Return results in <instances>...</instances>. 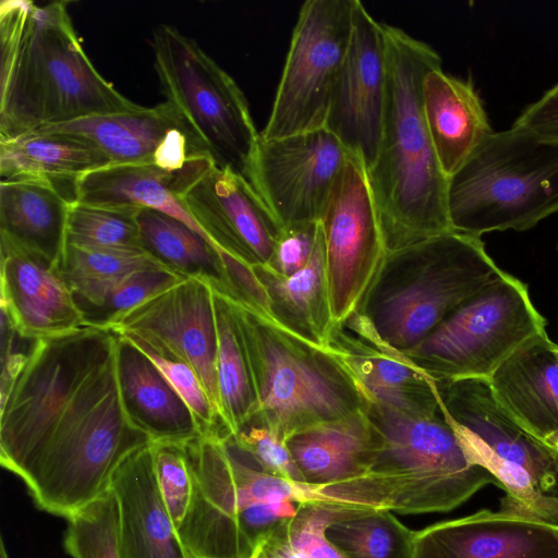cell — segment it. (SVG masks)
Masks as SVG:
<instances>
[{
	"mask_svg": "<svg viewBox=\"0 0 558 558\" xmlns=\"http://www.w3.org/2000/svg\"><path fill=\"white\" fill-rule=\"evenodd\" d=\"M66 521L63 546L72 558H121L119 504L111 489Z\"/></svg>",
	"mask_w": 558,
	"mask_h": 558,
	"instance_id": "cell-37",
	"label": "cell"
},
{
	"mask_svg": "<svg viewBox=\"0 0 558 558\" xmlns=\"http://www.w3.org/2000/svg\"><path fill=\"white\" fill-rule=\"evenodd\" d=\"M178 197L219 250L251 267L269 263L282 226L244 175L210 162Z\"/></svg>",
	"mask_w": 558,
	"mask_h": 558,
	"instance_id": "cell-17",
	"label": "cell"
},
{
	"mask_svg": "<svg viewBox=\"0 0 558 558\" xmlns=\"http://www.w3.org/2000/svg\"><path fill=\"white\" fill-rule=\"evenodd\" d=\"M136 219L143 251L169 270L185 278L204 279L226 294L221 250L181 220L162 211L140 208Z\"/></svg>",
	"mask_w": 558,
	"mask_h": 558,
	"instance_id": "cell-31",
	"label": "cell"
},
{
	"mask_svg": "<svg viewBox=\"0 0 558 558\" xmlns=\"http://www.w3.org/2000/svg\"><path fill=\"white\" fill-rule=\"evenodd\" d=\"M118 341L83 325L5 354L0 462L50 514L68 519L109 490L120 464L153 442L124 409Z\"/></svg>",
	"mask_w": 558,
	"mask_h": 558,
	"instance_id": "cell-1",
	"label": "cell"
},
{
	"mask_svg": "<svg viewBox=\"0 0 558 558\" xmlns=\"http://www.w3.org/2000/svg\"><path fill=\"white\" fill-rule=\"evenodd\" d=\"M413 558H558V526L482 509L415 531Z\"/></svg>",
	"mask_w": 558,
	"mask_h": 558,
	"instance_id": "cell-21",
	"label": "cell"
},
{
	"mask_svg": "<svg viewBox=\"0 0 558 558\" xmlns=\"http://www.w3.org/2000/svg\"><path fill=\"white\" fill-rule=\"evenodd\" d=\"M35 131L81 137L98 148L111 165L153 163L177 171L193 155L183 126L167 101L126 112L85 117Z\"/></svg>",
	"mask_w": 558,
	"mask_h": 558,
	"instance_id": "cell-20",
	"label": "cell"
},
{
	"mask_svg": "<svg viewBox=\"0 0 558 558\" xmlns=\"http://www.w3.org/2000/svg\"><path fill=\"white\" fill-rule=\"evenodd\" d=\"M109 165L98 148L71 134L33 131L0 141L1 180L40 178L73 183Z\"/></svg>",
	"mask_w": 558,
	"mask_h": 558,
	"instance_id": "cell-30",
	"label": "cell"
},
{
	"mask_svg": "<svg viewBox=\"0 0 558 558\" xmlns=\"http://www.w3.org/2000/svg\"><path fill=\"white\" fill-rule=\"evenodd\" d=\"M151 452L160 494L178 530L187 514L194 487L184 444L151 442Z\"/></svg>",
	"mask_w": 558,
	"mask_h": 558,
	"instance_id": "cell-40",
	"label": "cell"
},
{
	"mask_svg": "<svg viewBox=\"0 0 558 558\" xmlns=\"http://www.w3.org/2000/svg\"><path fill=\"white\" fill-rule=\"evenodd\" d=\"M229 440L265 473L305 484L286 440L257 418L243 425Z\"/></svg>",
	"mask_w": 558,
	"mask_h": 558,
	"instance_id": "cell-41",
	"label": "cell"
},
{
	"mask_svg": "<svg viewBox=\"0 0 558 558\" xmlns=\"http://www.w3.org/2000/svg\"><path fill=\"white\" fill-rule=\"evenodd\" d=\"M184 447L194 487L177 531L192 558H250L299 504L319 501L311 485L265 473L229 439L199 436Z\"/></svg>",
	"mask_w": 558,
	"mask_h": 558,
	"instance_id": "cell-4",
	"label": "cell"
},
{
	"mask_svg": "<svg viewBox=\"0 0 558 558\" xmlns=\"http://www.w3.org/2000/svg\"><path fill=\"white\" fill-rule=\"evenodd\" d=\"M102 328L136 337L158 353L190 365L222 421L217 383L215 294L208 281L185 278Z\"/></svg>",
	"mask_w": 558,
	"mask_h": 558,
	"instance_id": "cell-15",
	"label": "cell"
},
{
	"mask_svg": "<svg viewBox=\"0 0 558 558\" xmlns=\"http://www.w3.org/2000/svg\"><path fill=\"white\" fill-rule=\"evenodd\" d=\"M209 160L206 156L193 155L177 171L165 170L153 163L109 165L75 180L72 183L73 199L94 205L159 210L209 240L178 197Z\"/></svg>",
	"mask_w": 558,
	"mask_h": 558,
	"instance_id": "cell-24",
	"label": "cell"
},
{
	"mask_svg": "<svg viewBox=\"0 0 558 558\" xmlns=\"http://www.w3.org/2000/svg\"><path fill=\"white\" fill-rule=\"evenodd\" d=\"M184 279L185 277L167 268H148L132 272L109 291L100 305L83 313L84 325L102 328Z\"/></svg>",
	"mask_w": 558,
	"mask_h": 558,
	"instance_id": "cell-39",
	"label": "cell"
},
{
	"mask_svg": "<svg viewBox=\"0 0 558 558\" xmlns=\"http://www.w3.org/2000/svg\"><path fill=\"white\" fill-rule=\"evenodd\" d=\"M365 508L304 501L296 513L271 529L256 544L250 558H347L326 537L335 521Z\"/></svg>",
	"mask_w": 558,
	"mask_h": 558,
	"instance_id": "cell-34",
	"label": "cell"
},
{
	"mask_svg": "<svg viewBox=\"0 0 558 558\" xmlns=\"http://www.w3.org/2000/svg\"><path fill=\"white\" fill-rule=\"evenodd\" d=\"M117 364L124 409L133 424L153 442L184 444L202 436L192 411L159 368L121 335Z\"/></svg>",
	"mask_w": 558,
	"mask_h": 558,
	"instance_id": "cell-26",
	"label": "cell"
},
{
	"mask_svg": "<svg viewBox=\"0 0 558 558\" xmlns=\"http://www.w3.org/2000/svg\"><path fill=\"white\" fill-rule=\"evenodd\" d=\"M229 298V296H228ZM246 351L257 418L284 440L312 426L365 409L360 387L327 349L230 299Z\"/></svg>",
	"mask_w": 558,
	"mask_h": 558,
	"instance_id": "cell-6",
	"label": "cell"
},
{
	"mask_svg": "<svg viewBox=\"0 0 558 558\" xmlns=\"http://www.w3.org/2000/svg\"><path fill=\"white\" fill-rule=\"evenodd\" d=\"M504 274L481 238L445 232L388 253L361 313L384 342L405 352Z\"/></svg>",
	"mask_w": 558,
	"mask_h": 558,
	"instance_id": "cell-5",
	"label": "cell"
},
{
	"mask_svg": "<svg viewBox=\"0 0 558 558\" xmlns=\"http://www.w3.org/2000/svg\"><path fill=\"white\" fill-rule=\"evenodd\" d=\"M72 201L48 179L1 180L0 241L58 265Z\"/></svg>",
	"mask_w": 558,
	"mask_h": 558,
	"instance_id": "cell-28",
	"label": "cell"
},
{
	"mask_svg": "<svg viewBox=\"0 0 558 558\" xmlns=\"http://www.w3.org/2000/svg\"><path fill=\"white\" fill-rule=\"evenodd\" d=\"M58 268L84 313L100 305L109 291L130 274L142 269L166 267L142 250H111L65 244Z\"/></svg>",
	"mask_w": 558,
	"mask_h": 558,
	"instance_id": "cell-33",
	"label": "cell"
},
{
	"mask_svg": "<svg viewBox=\"0 0 558 558\" xmlns=\"http://www.w3.org/2000/svg\"><path fill=\"white\" fill-rule=\"evenodd\" d=\"M426 125L442 172H457L494 131L472 80L429 71L422 85Z\"/></svg>",
	"mask_w": 558,
	"mask_h": 558,
	"instance_id": "cell-27",
	"label": "cell"
},
{
	"mask_svg": "<svg viewBox=\"0 0 558 558\" xmlns=\"http://www.w3.org/2000/svg\"><path fill=\"white\" fill-rule=\"evenodd\" d=\"M0 243L2 318L13 332L34 341L84 325L83 312L58 265L4 241Z\"/></svg>",
	"mask_w": 558,
	"mask_h": 558,
	"instance_id": "cell-22",
	"label": "cell"
},
{
	"mask_svg": "<svg viewBox=\"0 0 558 558\" xmlns=\"http://www.w3.org/2000/svg\"><path fill=\"white\" fill-rule=\"evenodd\" d=\"M365 411L381 437L366 480L377 509L448 512L486 485H496L493 475L472 460L442 410L421 417L367 401Z\"/></svg>",
	"mask_w": 558,
	"mask_h": 558,
	"instance_id": "cell-7",
	"label": "cell"
},
{
	"mask_svg": "<svg viewBox=\"0 0 558 558\" xmlns=\"http://www.w3.org/2000/svg\"><path fill=\"white\" fill-rule=\"evenodd\" d=\"M349 155L326 128L270 140L259 135L245 178L282 229L317 222Z\"/></svg>",
	"mask_w": 558,
	"mask_h": 558,
	"instance_id": "cell-14",
	"label": "cell"
},
{
	"mask_svg": "<svg viewBox=\"0 0 558 558\" xmlns=\"http://www.w3.org/2000/svg\"><path fill=\"white\" fill-rule=\"evenodd\" d=\"M515 128L558 143V84L530 105L514 121Z\"/></svg>",
	"mask_w": 558,
	"mask_h": 558,
	"instance_id": "cell-43",
	"label": "cell"
},
{
	"mask_svg": "<svg viewBox=\"0 0 558 558\" xmlns=\"http://www.w3.org/2000/svg\"><path fill=\"white\" fill-rule=\"evenodd\" d=\"M356 0H306L299 10L269 118L259 132L279 138L326 128L347 53Z\"/></svg>",
	"mask_w": 558,
	"mask_h": 558,
	"instance_id": "cell-12",
	"label": "cell"
},
{
	"mask_svg": "<svg viewBox=\"0 0 558 558\" xmlns=\"http://www.w3.org/2000/svg\"><path fill=\"white\" fill-rule=\"evenodd\" d=\"M325 534L347 558H413L415 531L389 510L361 511L332 522Z\"/></svg>",
	"mask_w": 558,
	"mask_h": 558,
	"instance_id": "cell-35",
	"label": "cell"
},
{
	"mask_svg": "<svg viewBox=\"0 0 558 558\" xmlns=\"http://www.w3.org/2000/svg\"><path fill=\"white\" fill-rule=\"evenodd\" d=\"M214 294L218 333L217 383L220 410L226 428L232 437L256 416L258 403L231 302L227 295L215 289Z\"/></svg>",
	"mask_w": 558,
	"mask_h": 558,
	"instance_id": "cell-32",
	"label": "cell"
},
{
	"mask_svg": "<svg viewBox=\"0 0 558 558\" xmlns=\"http://www.w3.org/2000/svg\"><path fill=\"white\" fill-rule=\"evenodd\" d=\"M500 404L546 440L558 432V344L546 331L518 348L488 378Z\"/></svg>",
	"mask_w": 558,
	"mask_h": 558,
	"instance_id": "cell-25",
	"label": "cell"
},
{
	"mask_svg": "<svg viewBox=\"0 0 558 558\" xmlns=\"http://www.w3.org/2000/svg\"><path fill=\"white\" fill-rule=\"evenodd\" d=\"M138 347L159 368L177 393L183 399L192 411L202 436L228 440L230 434L216 412L199 377L195 371L184 362L158 353L143 340L126 336Z\"/></svg>",
	"mask_w": 558,
	"mask_h": 558,
	"instance_id": "cell-38",
	"label": "cell"
},
{
	"mask_svg": "<svg viewBox=\"0 0 558 558\" xmlns=\"http://www.w3.org/2000/svg\"><path fill=\"white\" fill-rule=\"evenodd\" d=\"M453 231H524L558 211V143L512 126L493 132L448 178Z\"/></svg>",
	"mask_w": 558,
	"mask_h": 558,
	"instance_id": "cell-8",
	"label": "cell"
},
{
	"mask_svg": "<svg viewBox=\"0 0 558 558\" xmlns=\"http://www.w3.org/2000/svg\"><path fill=\"white\" fill-rule=\"evenodd\" d=\"M66 1L0 4V141L76 119L136 110L94 66Z\"/></svg>",
	"mask_w": 558,
	"mask_h": 558,
	"instance_id": "cell-2",
	"label": "cell"
},
{
	"mask_svg": "<svg viewBox=\"0 0 558 558\" xmlns=\"http://www.w3.org/2000/svg\"><path fill=\"white\" fill-rule=\"evenodd\" d=\"M140 208L72 201L66 244L111 250H142L136 215ZM143 251V250H142Z\"/></svg>",
	"mask_w": 558,
	"mask_h": 558,
	"instance_id": "cell-36",
	"label": "cell"
},
{
	"mask_svg": "<svg viewBox=\"0 0 558 558\" xmlns=\"http://www.w3.org/2000/svg\"><path fill=\"white\" fill-rule=\"evenodd\" d=\"M286 442L305 484L318 487L326 502L355 507L352 488L367 477L381 437L361 409L295 433Z\"/></svg>",
	"mask_w": 558,
	"mask_h": 558,
	"instance_id": "cell-19",
	"label": "cell"
},
{
	"mask_svg": "<svg viewBox=\"0 0 558 558\" xmlns=\"http://www.w3.org/2000/svg\"><path fill=\"white\" fill-rule=\"evenodd\" d=\"M151 49L165 101L179 118L193 154L245 177L259 132L239 85L174 26H157Z\"/></svg>",
	"mask_w": 558,
	"mask_h": 558,
	"instance_id": "cell-10",
	"label": "cell"
},
{
	"mask_svg": "<svg viewBox=\"0 0 558 558\" xmlns=\"http://www.w3.org/2000/svg\"><path fill=\"white\" fill-rule=\"evenodd\" d=\"M384 25L387 98L377 158L367 171L388 253L453 231L448 217V178L424 118L425 75L441 68L428 44Z\"/></svg>",
	"mask_w": 558,
	"mask_h": 558,
	"instance_id": "cell-3",
	"label": "cell"
},
{
	"mask_svg": "<svg viewBox=\"0 0 558 558\" xmlns=\"http://www.w3.org/2000/svg\"><path fill=\"white\" fill-rule=\"evenodd\" d=\"M545 327L526 284L505 271L402 353L435 381L488 379L518 348L546 331Z\"/></svg>",
	"mask_w": 558,
	"mask_h": 558,
	"instance_id": "cell-11",
	"label": "cell"
},
{
	"mask_svg": "<svg viewBox=\"0 0 558 558\" xmlns=\"http://www.w3.org/2000/svg\"><path fill=\"white\" fill-rule=\"evenodd\" d=\"M319 222L338 324L362 311L388 254L367 169L357 157L349 155Z\"/></svg>",
	"mask_w": 558,
	"mask_h": 558,
	"instance_id": "cell-13",
	"label": "cell"
},
{
	"mask_svg": "<svg viewBox=\"0 0 558 558\" xmlns=\"http://www.w3.org/2000/svg\"><path fill=\"white\" fill-rule=\"evenodd\" d=\"M0 558H9V554L7 551V547L3 539L0 542Z\"/></svg>",
	"mask_w": 558,
	"mask_h": 558,
	"instance_id": "cell-45",
	"label": "cell"
},
{
	"mask_svg": "<svg viewBox=\"0 0 558 558\" xmlns=\"http://www.w3.org/2000/svg\"><path fill=\"white\" fill-rule=\"evenodd\" d=\"M387 98V49L383 23L356 0L347 53L326 122L367 171L376 161Z\"/></svg>",
	"mask_w": 558,
	"mask_h": 558,
	"instance_id": "cell-16",
	"label": "cell"
},
{
	"mask_svg": "<svg viewBox=\"0 0 558 558\" xmlns=\"http://www.w3.org/2000/svg\"><path fill=\"white\" fill-rule=\"evenodd\" d=\"M268 301V317L307 342L326 348L336 325L327 283L324 236L319 234L307 264L282 277L266 265L252 267Z\"/></svg>",
	"mask_w": 558,
	"mask_h": 558,
	"instance_id": "cell-29",
	"label": "cell"
},
{
	"mask_svg": "<svg viewBox=\"0 0 558 558\" xmlns=\"http://www.w3.org/2000/svg\"><path fill=\"white\" fill-rule=\"evenodd\" d=\"M319 230V221L284 227L266 266L282 277L300 271L312 256Z\"/></svg>",
	"mask_w": 558,
	"mask_h": 558,
	"instance_id": "cell-42",
	"label": "cell"
},
{
	"mask_svg": "<svg viewBox=\"0 0 558 558\" xmlns=\"http://www.w3.org/2000/svg\"><path fill=\"white\" fill-rule=\"evenodd\" d=\"M434 384L472 460L504 490L499 510L558 526V449L520 424L496 399L488 379Z\"/></svg>",
	"mask_w": 558,
	"mask_h": 558,
	"instance_id": "cell-9",
	"label": "cell"
},
{
	"mask_svg": "<svg viewBox=\"0 0 558 558\" xmlns=\"http://www.w3.org/2000/svg\"><path fill=\"white\" fill-rule=\"evenodd\" d=\"M546 441H548L550 445L556 447L558 449V432L549 436Z\"/></svg>",
	"mask_w": 558,
	"mask_h": 558,
	"instance_id": "cell-44",
	"label": "cell"
},
{
	"mask_svg": "<svg viewBox=\"0 0 558 558\" xmlns=\"http://www.w3.org/2000/svg\"><path fill=\"white\" fill-rule=\"evenodd\" d=\"M110 489L119 504L121 558H192L160 494L151 444L120 464Z\"/></svg>",
	"mask_w": 558,
	"mask_h": 558,
	"instance_id": "cell-23",
	"label": "cell"
},
{
	"mask_svg": "<svg viewBox=\"0 0 558 558\" xmlns=\"http://www.w3.org/2000/svg\"><path fill=\"white\" fill-rule=\"evenodd\" d=\"M326 348L367 401L413 416L432 417L440 412L434 380L384 342L361 312L335 325Z\"/></svg>",
	"mask_w": 558,
	"mask_h": 558,
	"instance_id": "cell-18",
	"label": "cell"
}]
</instances>
